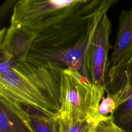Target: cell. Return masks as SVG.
Instances as JSON below:
<instances>
[{
  "label": "cell",
  "mask_w": 132,
  "mask_h": 132,
  "mask_svg": "<svg viewBox=\"0 0 132 132\" xmlns=\"http://www.w3.org/2000/svg\"><path fill=\"white\" fill-rule=\"evenodd\" d=\"M116 0H87L76 10L39 33L26 60L72 68L85 75L84 61L91 36Z\"/></svg>",
  "instance_id": "6da1fadb"
},
{
  "label": "cell",
  "mask_w": 132,
  "mask_h": 132,
  "mask_svg": "<svg viewBox=\"0 0 132 132\" xmlns=\"http://www.w3.org/2000/svg\"><path fill=\"white\" fill-rule=\"evenodd\" d=\"M63 68L25 60L0 73V98L58 117Z\"/></svg>",
  "instance_id": "7a4b0ae2"
},
{
  "label": "cell",
  "mask_w": 132,
  "mask_h": 132,
  "mask_svg": "<svg viewBox=\"0 0 132 132\" xmlns=\"http://www.w3.org/2000/svg\"><path fill=\"white\" fill-rule=\"evenodd\" d=\"M106 90L105 87L93 84L78 70L63 68L58 117L98 120V107Z\"/></svg>",
  "instance_id": "3957f363"
},
{
  "label": "cell",
  "mask_w": 132,
  "mask_h": 132,
  "mask_svg": "<svg viewBox=\"0 0 132 132\" xmlns=\"http://www.w3.org/2000/svg\"><path fill=\"white\" fill-rule=\"evenodd\" d=\"M86 1H18L13 6L11 24L23 26L39 34L69 15Z\"/></svg>",
  "instance_id": "277c9868"
},
{
  "label": "cell",
  "mask_w": 132,
  "mask_h": 132,
  "mask_svg": "<svg viewBox=\"0 0 132 132\" xmlns=\"http://www.w3.org/2000/svg\"><path fill=\"white\" fill-rule=\"evenodd\" d=\"M111 27V23L105 13L91 36L84 61V76L93 84L106 88L110 65L108 53L112 47L109 41Z\"/></svg>",
  "instance_id": "5b68a950"
},
{
  "label": "cell",
  "mask_w": 132,
  "mask_h": 132,
  "mask_svg": "<svg viewBox=\"0 0 132 132\" xmlns=\"http://www.w3.org/2000/svg\"><path fill=\"white\" fill-rule=\"evenodd\" d=\"M38 34L24 27L11 24L0 42V59H10L14 64L26 60Z\"/></svg>",
  "instance_id": "8992f818"
},
{
  "label": "cell",
  "mask_w": 132,
  "mask_h": 132,
  "mask_svg": "<svg viewBox=\"0 0 132 132\" xmlns=\"http://www.w3.org/2000/svg\"><path fill=\"white\" fill-rule=\"evenodd\" d=\"M132 57V12L123 10L120 15L118 31L109 67L127 62Z\"/></svg>",
  "instance_id": "52a82bcc"
},
{
  "label": "cell",
  "mask_w": 132,
  "mask_h": 132,
  "mask_svg": "<svg viewBox=\"0 0 132 132\" xmlns=\"http://www.w3.org/2000/svg\"><path fill=\"white\" fill-rule=\"evenodd\" d=\"M0 132H34L20 105L0 98Z\"/></svg>",
  "instance_id": "ba28073f"
},
{
  "label": "cell",
  "mask_w": 132,
  "mask_h": 132,
  "mask_svg": "<svg viewBox=\"0 0 132 132\" xmlns=\"http://www.w3.org/2000/svg\"><path fill=\"white\" fill-rule=\"evenodd\" d=\"M107 80L110 86L119 92L114 98L117 106L132 96V57L125 63L109 67Z\"/></svg>",
  "instance_id": "9c48e42d"
},
{
  "label": "cell",
  "mask_w": 132,
  "mask_h": 132,
  "mask_svg": "<svg viewBox=\"0 0 132 132\" xmlns=\"http://www.w3.org/2000/svg\"><path fill=\"white\" fill-rule=\"evenodd\" d=\"M23 108L34 132H59L58 117L49 116L34 109Z\"/></svg>",
  "instance_id": "30bf717a"
},
{
  "label": "cell",
  "mask_w": 132,
  "mask_h": 132,
  "mask_svg": "<svg viewBox=\"0 0 132 132\" xmlns=\"http://www.w3.org/2000/svg\"><path fill=\"white\" fill-rule=\"evenodd\" d=\"M112 116L115 124L123 132H132V96L118 106Z\"/></svg>",
  "instance_id": "8fae6325"
},
{
  "label": "cell",
  "mask_w": 132,
  "mask_h": 132,
  "mask_svg": "<svg viewBox=\"0 0 132 132\" xmlns=\"http://www.w3.org/2000/svg\"><path fill=\"white\" fill-rule=\"evenodd\" d=\"M58 118L59 132H91L96 121L93 119L80 120L61 117H58Z\"/></svg>",
  "instance_id": "7c38bea8"
},
{
  "label": "cell",
  "mask_w": 132,
  "mask_h": 132,
  "mask_svg": "<svg viewBox=\"0 0 132 132\" xmlns=\"http://www.w3.org/2000/svg\"><path fill=\"white\" fill-rule=\"evenodd\" d=\"M91 132H123L115 124L112 116L98 119L94 123Z\"/></svg>",
  "instance_id": "4fadbf2b"
},
{
  "label": "cell",
  "mask_w": 132,
  "mask_h": 132,
  "mask_svg": "<svg viewBox=\"0 0 132 132\" xmlns=\"http://www.w3.org/2000/svg\"><path fill=\"white\" fill-rule=\"evenodd\" d=\"M116 108V103L113 97L107 94L106 97H103L100 104L98 109V119L112 115Z\"/></svg>",
  "instance_id": "5bb4252c"
},
{
  "label": "cell",
  "mask_w": 132,
  "mask_h": 132,
  "mask_svg": "<svg viewBox=\"0 0 132 132\" xmlns=\"http://www.w3.org/2000/svg\"><path fill=\"white\" fill-rule=\"evenodd\" d=\"M18 2L16 0H8L5 1L1 6L0 8V18L1 19L7 13L8 10L12 6H14Z\"/></svg>",
  "instance_id": "9a60e30c"
},
{
  "label": "cell",
  "mask_w": 132,
  "mask_h": 132,
  "mask_svg": "<svg viewBox=\"0 0 132 132\" xmlns=\"http://www.w3.org/2000/svg\"><path fill=\"white\" fill-rule=\"evenodd\" d=\"M131 11L132 12V8H131Z\"/></svg>",
  "instance_id": "2e32d148"
}]
</instances>
